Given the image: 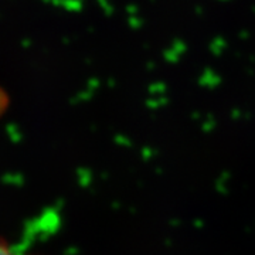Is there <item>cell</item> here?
<instances>
[{"label": "cell", "instance_id": "6da1fadb", "mask_svg": "<svg viewBox=\"0 0 255 255\" xmlns=\"http://www.w3.org/2000/svg\"><path fill=\"white\" fill-rule=\"evenodd\" d=\"M0 255H23V254H20L17 250H14L13 247L9 246L6 241L0 240Z\"/></svg>", "mask_w": 255, "mask_h": 255}]
</instances>
